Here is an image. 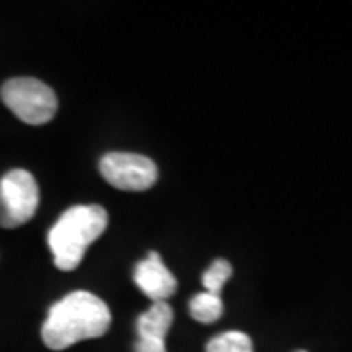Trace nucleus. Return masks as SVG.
Instances as JSON below:
<instances>
[{
    "label": "nucleus",
    "mask_w": 352,
    "mask_h": 352,
    "mask_svg": "<svg viewBox=\"0 0 352 352\" xmlns=\"http://www.w3.org/2000/svg\"><path fill=\"white\" fill-rule=\"evenodd\" d=\"M190 315L198 321V323H215L221 315H223V300L221 296H215L210 292H201L196 294L192 300H190Z\"/></svg>",
    "instance_id": "nucleus-8"
},
{
    "label": "nucleus",
    "mask_w": 352,
    "mask_h": 352,
    "mask_svg": "<svg viewBox=\"0 0 352 352\" xmlns=\"http://www.w3.org/2000/svg\"><path fill=\"white\" fill-rule=\"evenodd\" d=\"M110 325L112 314L106 302L87 289H76L51 305L41 339L51 351H65L80 340L106 335Z\"/></svg>",
    "instance_id": "nucleus-1"
},
{
    "label": "nucleus",
    "mask_w": 352,
    "mask_h": 352,
    "mask_svg": "<svg viewBox=\"0 0 352 352\" xmlns=\"http://www.w3.org/2000/svg\"><path fill=\"white\" fill-rule=\"evenodd\" d=\"M108 227V212L96 206H73L50 229V245L53 263L59 270L71 272L82 263L87 249L100 237Z\"/></svg>",
    "instance_id": "nucleus-2"
},
{
    "label": "nucleus",
    "mask_w": 352,
    "mask_h": 352,
    "mask_svg": "<svg viewBox=\"0 0 352 352\" xmlns=\"http://www.w3.org/2000/svg\"><path fill=\"white\" fill-rule=\"evenodd\" d=\"M173 307L166 302H155L138 317V340L133 344L135 352H166V333L173 325Z\"/></svg>",
    "instance_id": "nucleus-7"
},
{
    "label": "nucleus",
    "mask_w": 352,
    "mask_h": 352,
    "mask_svg": "<svg viewBox=\"0 0 352 352\" xmlns=\"http://www.w3.org/2000/svg\"><path fill=\"white\" fill-rule=\"evenodd\" d=\"M0 96L8 110L30 126H43L51 122L59 106L53 88L32 76L6 80L0 88Z\"/></svg>",
    "instance_id": "nucleus-3"
},
{
    "label": "nucleus",
    "mask_w": 352,
    "mask_h": 352,
    "mask_svg": "<svg viewBox=\"0 0 352 352\" xmlns=\"http://www.w3.org/2000/svg\"><path fill=\"white\" fill-rule=\"evenodd\" d=\"M133 280L138 284V288L155 302H166L170 296H175L178 282L175 274L166 268L159 252L151 251L147 254V258L139 261L135 264V272Z\"/></svg>",
    "instance_id": "nucleus-6"
},
{
    "label": "nucleus",
    "mask_w": 352,
    "mask_h": 352,
    "mask_svg": "<svg viewBox=\"0 0 352 352\" xmlns=\"http://www.w3.org/2000/svg\"><path fill=\"white\" fill-rule=\"evenodd\" d=\"M39 206V186L34 175L14 168L0 178V227L25 226Z\"/></svg>",
    "instance_id": "nucleus-4"
},
{
    "label": "nucleus",
    "mask_w": 352,
    "mask_h": 352,
    "mask_svg": "<svg viewBox=\"0 0 352 352\" xmlns=\"http://www.w3.org/2000/svg\"><path fill=\"white\" fill-rule=\"evenodd\" d=\"M298 352H305V351H298Z\"/></svg>",
    "instance_id": "nucleus-11"
},
{
    "label": "nucleus",
    "mask_w": 352,
    "mask_h": 352,
    "mask_svg": "<svg viewBox=\"0 0 352 352\" xmlns=\"http://www.w3.org/2000/svg\"><path fill=\"white\" fill-rule=\"evenodd\" d=\"M231 274H233V266H231V263L226 261V258H215L214 264L204 272L201 284H204L206 292L219 296V294H221V288L226 286V282L231 278Z\"/></svg>",
    "instance_id": "nucleus-10"
},
{
    "label": "nucleus",
    "mask_w": 352,
    "mask_h": 352,
    "mask_svg": "<svg viewBox=\"0 0 352 352\" xmlns=\"http://www.w3.org/2000/svg\"><path fill=\"white\" fill-rule=\"evenodd\" d=\"M100 173L110 186L126 192H145L155 186L159 178L157 164L138 153L113 151L104 155Z\"/></svg>",
    "instance_id": "nucleus-5"
},
{
    "label": "nucleus",
    "mask_w": 352,
    "mask_h": 352,
    "mask_svg": "<svg viewBox=\"0 0 352 352\" xmlns=\"http://www.w3.org/2000/svg\"><path fill=\"white\" fill-rule=\"evenodd\" d=\"M206 352H254L252 340L247 333L241 331H227L221 335H215L214 339L206 344Z\"/></svg>",
    "instance_id": "nucleus-9"
}]
</instances>
